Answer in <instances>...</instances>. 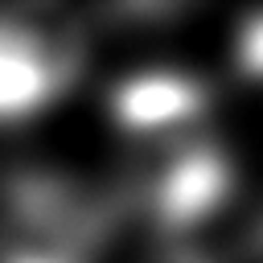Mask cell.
Listing matches in <instances>:
<instances>
[{
	"mask_svg": "<svg viewBox=\"0 0 263 263\" xmlns=\"http://www.w3.org/2000/svg\"><path fill=\"white\" fill-rule=\"evenodd\" d=\"M86 33L66 8L21 4L0 12V123L49 107L78 74Z\"/></svg>",
	"mask_w": 263,
	"mask_h": 263,
	"instance_id": "6da1fadb",
	"label": "cell"
},
{
	"mask_svg": "<svg viewBox=\"0 0 263 263\" xmlns=\"http://www.w3.org/2000/svg\"><path fill=\"white\" fill-rule=\"evenodd\" d=\"M160 263H189V259H173V255H160Z\"/></svg>",
	"mask_w": 263,
	"mask_h": 263,
	"instance_id": "3957f363",
	"label": "cell"
},
{
	"mask_svg": "<svg viewBox=\"0 0 263 263\" xmlns=\"http://www.w3.org/2000/svg\"><path fill=\"white\" fill-rule=\"evenodd\" d=\"M205 111L210 99L197 78L177 70H148L115 86L111 115L119 132L144 152V173L164 164L168 156L205 140Z\"/></svg>",
	"mask_w": 263,
	"mask_h": 263,
	"instance_id": "7a4b0ae2",
	"label": "cell"
}]
</instances>
